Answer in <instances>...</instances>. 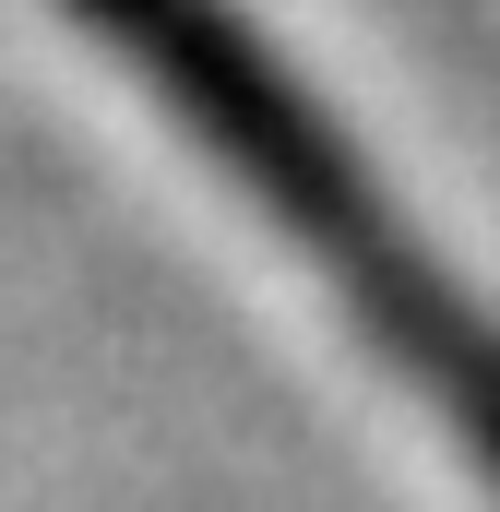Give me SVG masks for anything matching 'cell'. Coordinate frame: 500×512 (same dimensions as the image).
Here are the masks:
<instances>
[{
	"mask_svg": "<svg viewBox=\"0 0 500 512\" xmlns=\"http://www.w3.org/2000/svg\"><path fill=\"white\" fill-rule=\"evenodd\" d=\"M84 12H96L131 60L227 143V167H239L250 191L334 262V286L358 298V322L417 370V393L477 441V465L500 477V322L405 239V215L358 179V155L322 131V108L250 48L215 0H84Z\"/></svg>",
	"mask_w": 500,
	"mask_h": 512,
	"instance_id": "obj_1",
	"label": "cell"
}]
</instances>
